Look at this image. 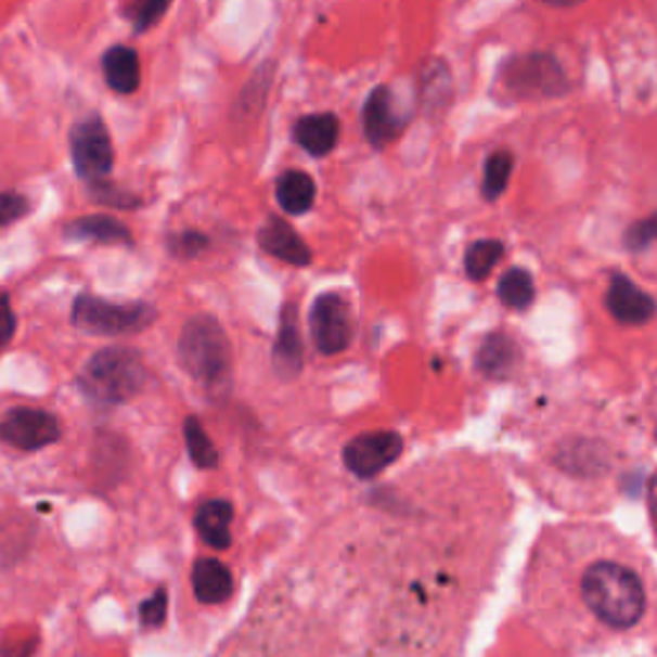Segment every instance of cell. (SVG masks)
<instances>
[{
  "label": "cell",
  "instance_id": "8",
  "mask_svg": "<svg viewBox=\"0 0 657 657\" xmlns=\"http://www.w3.org/2000/svg\"><path fill=\"white\" fill-rule=\"evenodd\" d=\"M311 337L321 355H339L352 339L349 306L339 293H324L311 306Z\"/></svg>",
  "mask_w": 657,
  "mask_h": 657
},
{
  "label": "cell",
  "instance_id": "22",
  "mask_svg": "<svg viewBox=\"0 0 657 657\" xmlns=\"http://www.w3.org/2000/svg\"><path fill=\"white\" fill-rule=\"evenodd\" d=\"M499 298L508 309H527L534 300V281L532 275H529V270L512 268L508 272H503V278L499 281Z\"/></svg>",
  "mask_w": 657,
  "mask_h": 657
},
{
  "label": "cell",
  "instance_id": "28",
  "mask_svg": "<svg viewBox=\"0 0 657 657\" xmlns=\"http://www.w3.org/2000/svg\"><path fill=\"white\" fill-rule=\"evenodd\" d=\"M90 198L101 206H114V208H139L142 201L134 193H126L121 188L108 183V180H95L90 183Z\"/></svg>",
  "mask_w": 657,
  "mask_h": 657
},
{
  "label": "cell",
  "instance_id": "15",
  "mask_svg": "<svg viewBox=\"0 0 657 657\" xmlns=\"http://www.w3.org/2000/svg\"><path fill=\"white\" fill-rule=\"evenodd\" d=\"M103 65V75H106V82L111 90L121 95H131L139 90V82H142V65H139V54L131 47L116 44L111 47L101 60Z\"/></svg>",
  "mask_w": 657,
  "mask_h": 657
},
{
  "label": "cell",
  "instance_id": "11",
  "mask_svg": "<svg viewBox=\"0 0 657 657\" xmlns=\"http://www.w3.org/2000/svg\"><path fill=\"white\" fill-rule=\"evenodd\" d=\"M606 306H609V313L621 324H647L649 319L655 317V300L649 293L637 288L627 275H611L609 283V293H606Z\"/></svg>",
  "mask_w": 657,
  "mask_h": 657
},
{
  "label": "cell",
  "instance_id": "16",
  "mask_svg": "<svg viewBox=\"0 0 657 657\" xmlns=\"http://www.w3.org/2000/svg\"><path fill=\"white\" fill-rule=\"evenodd\" d=\"M67 240L95 242V244H131V232L121 221L106 214L82 216V219L69 221L65 227Z\"/></svg>",
  "mask_w": 657,
  "mask_h": 657
},
{
  "label": "cell",
  "instance_id": "26",
  "mask_svg": "<svg viewBox=\"0 0 657 657\" xmlns=\"http://www.w3.org/2000/svg\"><path fill=\"white\" fill-rule=\"evenodd\" d=\"M422 90H424V103L429 108L447 106V98H450V73H447V67L439 60L426 65Z\"/></svg>",
  "mask_w": 657,
  "mask_h": 657
},
{
  "label": "cell",
  "instance_id": "25",
  "mask_svg": "<svg viewBox=\"0 0 657 657\" xmlns=\"http://www.w3.org/2000/svg\"><path fill=\"white\" fill-rule=\"evenodd\" d=\"M183 435H185V442H188V452H191L195 465L208 467V471L219 465V452H216V447H214L211 439H208L204 426L198 424V418H195V416L185 418Z\"/></svg>",
  "mask_w": 657,
  "mask_h": 657
},
{
  "label": "cell",
  "instance_id": "20",
  "mask_svg": "<svg viewBox=\"0 0 657 657\" xmlns=\"http://www.w3.org/2000/svg\"><path fill=\"white\" fill-rule=\"evenodd\" d=\"M275 198L285 214L300 216L311 211L313 201H317V183L309 172L288 170L278 178Z\"/></svg>",
  "mask_w": 657,
  "mask_h": 657
},
{
  "label": "cell",
  "instance_id": "1",
  "mask_svg": "<svg viewBox=\"0 0 657 657\" xmlns=\"http://www.w3.org/2000/svg\"><path fill=\"white\" fill-rule=\"evenodd\" d=\"M580 598L601 624L629 629L645 617L647 593L637 570L624 563L598 561L580 578Z\"/></svg>",
  "mask_w": 657,
  "mask_h": 657
},
{
  "label": "cell",
  "instance_id": "6",
  "mask_svg": "<svg viewBox=\"0 0 657 657\" xmlns=\"http://www.w3.org/2000/svg\"><path fill=\"white\" fill-rule=\"evenodd\" d=\"M69 155L75 172L86 183L106 180L114 170V144H111L108 126L98 114L80 118L69 131Z\"/></svg>",
  "mask_w": 657,
  "mask_h": 657
},
{
  "label": "cell",
  "instance_id": "23",
  "mask_svg": "<svg viewBox=\"0 0 657 657\" xmlns=\"http://www.w3.org/2000/svg\"><path fill=\"white\" fill-rule=\"evenodd\" d=\"M503 244L499 240L473 242L465 252V272L471 281H486L491 270L501 262Z\"/></svg>",
  "mask_w": 657,
  "mask_h": 657
},
{
  "label": "cell",
  "instance_id": "29",
  "mask_svg": "<svg viewBox=\"0 0 657 657\" xmlns=\"http://www.w3.org/2000/svg\"><path fill=\"white\" fill-rule=\"evenodd\" d=\"M29 211H31V204L26 195L13 193V191L0 193V229L21 221Z\"/></svg>",
  "mask_w": 657,
  "mask_h": 657
},
{
  "label": "cell",
  "instance_id": "24",
  "mask_svg": "<svg viewBox=\"0 0 657 657\" xmlns=\"http://www.w3.org/2000/svg\"><path fill=\"white\" fill-rule=\"evenodd\" d=\"M512 170H514L512 152L499 150L486 159V170H484V198L486 201L501 198L503 191H506V185H508V178H512Z\"/></svg>",
  "mask_w": 657,
  "mask_h": 657
},
{
  "label": "cell",
  "instance_id": "21",
  "mask_svg": "<svg viewBox=\"0 0 657 657\" xmlns=\"http://www.w3.org/2000/svg\"><path fill=\"white\" fill-rule=\"evenodd\" d=\"M557 465L570 475L596 478V475L609 471V452L596 442H576L557 454Z\"/></svg>",
  "mask_w": 657,
  "mask_h": 657
},
{
  "label": "cell",
  "instance_id": "4",
  "mask_svg": "<svg viewBox=\"0 0 657 657\" xmlns=\"http://www.w3.org/2000/svg\"><path fill=\"white\" fill-rule=\"evenodd\" d=\"M157 311L150 304H111L80 293L73 304V324L98 337H126L155 324Z\"/></svg>",
  "mask_w": 657,
  "mask_h": 657
},
{
  "label": "cell",
  "instance_id": "10",
  "mask_svg": "<svg viewBox=\"0 0 657 657\" xmlns=\"http://www.w3.org/2000/svg\"><path fill=\"white\" fill-rule=\"evenodd\" d=\"M403 126H407V118L396 114L394 90L388 86H377L368 95L365 111H362V129H365L368 144L373 150H386L401 134Z\"/></svg>",
  "mask_w": 657,
  "mask_h": 657
},
{
  "label": "cell",
  "instance_id": "32",
  "mask_svg": "<svg viewBox=\"0 0 657 657\" xmlns=\"http://www.w3.org/2000/svg\"><path fill=\"white\" fill-rule=\"evenodd\" d=\"M165 617H167V591L159 589L155 591V596L144 601L142 609H139V619H142V624L146 629H157L165 621Z\"/></svg>",
  "mask_w": 657,
  "mask_h": 657
},
{
  "label": "cell",
  "instance_id": "19",
  "mask_svg": "<svg viewBox=\"0 0 657 657\" xmlns=\"http://www.w3.org/2000/svg\"><path fill=\"white\" fill-rule=\"evenodd\" d=\"M234 580L229 568L219 561H198L193 568V591L195 598L206 606L223 604L232 596Z\"/></svg>",
  "mask_w": 657,
  "mask_h": 657
},
{
  "label": "cell",
  "instance_id": "9",
  "mask_svg": "<svg viewBox=\"0 0 657 657\" xmlns=\"http://www.w3.org/2000/svg\"><path fill=\"white\" fill-rule=\"evenodd\" d=\"M403 439L396 431H368L345 447V465L358 478H375L401 458Z\"/></svg>",
  "mask_w": 657,
  "mask_h": 657
},
{
  "label": "cell",
  "instance_id": "13",
  "mask_svg": "<svg viewBox=\"0 0 657 657\" xmlns=\"http://www.w3.org/2000/svg\"><path fill=\"white\" fill-rule=\"evenodd\" d=\"M275 370L283 381H293L304 365V339L298 332L296 304H285L281 313V332H278L275 349H272Z\"/></svg>",
  "mask_w": 657,
  "mask_h": 657
},
{
  "label": "cell",
  "instance_id": "14",
  "mask_svg": "<svg viewBox=\"0 0 657 657\" xmlns=\"http://www.w3.org/2000/svg\"><path fill=\"white\" fill-rule=\"evenodd\" d=\"M293 137L300 150L309 152L311 157H324L337 146L339 139V118L334 114H311L298 118Z\"/></svg>",
  "mask_w": 657,
  "mask_h": 657
},
{
  "label": "cell",
  "instance_id": "12",
  "mask_svg": "<svg viewBox=\"0 0 657 657\" xmlns=\"http://www.w3.org/2000/svg\"><path fill=\"white\" fill-rule=\"evenodd\" d=\"M257 242L268 255L278 257V260L296 265V268H306L311 265V249L309 244L300 240L296 229L288 221H283L281 216H270L262 223L260 232H257Z\"/></svg>",
  "mask_w": 657,
  "mask_h": 657
},
{
  "label": "cell",
  "instance_id": "3",
  "mask_svg": "<svg viewBox=\"0 0 657 657\" xmlns=\"http://www.w3.org/2000/svg\"><path fill=\"white\" fill-rule=\"evenodd\" d=\"M178 358L188 373L204 386H221L229 377V339L221 324L211 317H195L180 332Z\"/></svg>",
  "mask_w": 657,
  "mask_h": 657
},
{
  "label": "cell",
  "instance_id": "34",
  "mask_svg": "<svg viewBox=\"0 0 657 657\" xmlns=\"http://www.w3.org/2000/svg\"><path fill=\"white\" fill-rule=\"evenodd\" d=\"M542 3H548V5H555V9H570V5H578V3H583V0H542Z\"/></svg>",
  "mask_w": 657,
  "mask_h": 657
},
{
  "label": "cell",
  "instance_id": "5",
  "mask_svg": "<svg viewBox=\"0 0 657 657\" xmlns=\"http://www.w3.org/2000/svg\"><path fill=\"white\" fill-rule=\"evenodd\" d=\"M503 86L508 93L524 101H542V98H561L570 93V80L561 62L552 54L529 52L514 57L503 67Z\"/></svg>",
  "mask_w": 657,
  "mask_h": 657
},
{
  "label": "cell",
  "instance_id": "30",
  "mask_svg": "<svg viewBox=\"0 0 657 657\" xmlns=\"http://www.w3.org/2000/svg\"><path fill=\"white\" fill-rule=\"evenodd\" d=\"M655 234H657L655 216H649V219H645V221L632 223V227H629L627 234H624L627 249H632V252H645V249H649V244L655 242Z\"/></svg>",
  "mask_w": 657,
  "mask_h": 657
},
{
  "label": "cell",
  "instance_id": "17",
  "mask_svg": "<svg viewBox=\"0 0 657 657\" xmlns=\"http://www.w3.org/2000/svg\"><path fill=\"white\" fill-rule=\"evenodd\" d=\"M232 503L214 499L201 503L198 514H195V529H198L201 540L214 550H227L232 544Z\"/></svg>",
  "mask_w": 657,
  "mask_h": 657
},
{
  "label": "cell",
  "instance_id": "27",
  "mask_svg": "<svg viewBox=\"0 0 657 657\" xmlns=\"http://www.w3.org/2000/svg\"><path fill=\"white\" fill-rule=\"evenodd\" d=\"M172 0H129L126 3V18L131 21V26H134L137 34L150 31L152 26L157 24L159 18L165 16L167 9H170Z\"/></svg>",
  "mask_w": 657,
  "mask_h": 657
},
{
  "label": "cell",
  "instance_id": "2",
  "mask_svg": "<svg viewBox=\"0 0 657 657\" xmlns=\"http://www.w3.org/2000/svg\"><path fill=\"white\" fill-rule=\"evenodd\" d=\"M80 390L98 403H126L144 390L142 355L129 347H106L88 360L80 373Z\"/></svg>",
  "mask_w": 657,
  "mask_h": 657
},
{
  "label": "cell",
  "instance_id": "33",
  "mask_svg": "<svg viewBox=\"0 0 657 657\" xmlns=\"http://www.w3.org/2000/svg\"><path fill=\"white\" fill-rule=\"evenodd\" d=\"M16 311H13L11 298L9 296H0V352H3L5 347H11L13 337H16Z\"/></svg>",
  "mask_w": 657,
  "mask_h": 657
},
{
  "label": "cell",
  "instance_id": "31",
  "mask_svg": "<svg viewBox=\"0 0 657 657\" xmlns=\"http://www.w3.org/2000/svg\"><path fill=\"white\" fill-rule=\"evenodd\" d=\"M206 247H208V236L201 232H183L170 240V252L175 257H183V260L198 257Z\"/></svg>",
  "mask_w": 657,
  "mask_h": 657
},
{
  "label": "cell",
  "instance_id": "7",
  "mask_svg": "<svg viewBox=\"0 0 657 657\" xmlns=\"http://www.w3.org/2000/svg\"><path fill=\"white\" fill-rule=\"evenodd\" d=\"M62 424L52 411L18 407L0 418V442L24 452H39L60 442Z\"/></svg>",
  "mask_w": 657,
  "mask_h": 657
},
{
  "label": "cell",
  "instance_id": "18",
  "mask_svg": "<svg viewBox=\"0 0 657 657\" xmlns=\"http://www.w3.org/2000/svg\"><path fill=\"white\" fill-rule=\"evenodd\" d=\"M521 352L519 345L506 334H491L478 349V368L480 373L493 377V381H503L519 368Z\"/></svg>",
  "mask_w": 657,
  "mask_h": 657
}]
</instances>
